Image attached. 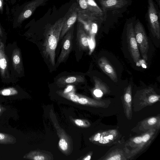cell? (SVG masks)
<instances>
[{
	"instance_id": "21",
	"label": "cell",
	"mask_w": 160,
	"mask_h": 160,
	"mask_svg": "<svg viewBox=\"0 0 160 160\" xmlns=\"http://www.w3.org/2000/svg\"><path fill=\"white\" fill-rule=\"evenodd\" d=\"M122 152L115 151L110 153L104 159L107 160H121L124 159L122 158Z\"/></svg>"
},
{
	"instance_id": "8",
	"label": "cell",
	"mask_w": 160,
	"mask_h": 160,
	"mask_svg": "<svg viewBox=\"0 0 160 160\" xmlns=\"http://www.w3.org/2000/svg\"><path fill=\"white\" fill-rule=\"evenodd\" d=\"M74 29V25L67 32L63 38L61 50L57 62L58 65L64 62L72 49Z\"/></svg>"
},
{
	"instance_id": "18",
	"label": "cell",
	"mask_w": 160,
	"mask_h": 160,
	"mask_svg": "<svg viewBox=\"0 0 160 160\" xmlns=\"http://www.w3.org/2000/svg\"><path fill=\"white\" fill-rule=\"evenodd\" d=\"M88 6V10L96 17L101 18L104 13L94 0H86Z\"/></svg>"
},
{
	"instance_id": "16",
	"label": "cell",
	"mask_w": 160,
	"mask_h": 160,
	"mask_svg": "<svg viewBox=\"0 0 160 160\" xmlns=\"http://www.w3.org/2000/svg\"><path fill=\"white\" fill-rule=\"evenodd\" d=\"M49 0H33L29 3L22 13L23 19L29 17L38 7L44 5Z\"/></svg>"
},
{
	"instance_id": "14",
	"label": "cell",
	"mask_w": 160,
	"mask_h": 160,
	"mask_svg": "<svg viewBox=\"0 0 160 160\" xmlns=\"http://www.w3.org/2000/svg\"><path fill=\"white\" fill-rule=\"evenodd\" d=\"M93 79L94 82V87L93 89V93L97 98H101L104 94H107L110 92L108 87L100 79L93 77Z\"/></svg>"
},
{
	"instance_id": "28",
	"label": "cell",
	"mask_w": 160,
	"mask_h": 160,
	"mask_svg": "<svg viewBox=\"0 0 160 160\" xmlns=\"http://www.w3.org/2000/svg\"><path fill=\"white\" fill-rule=\"evenodd\" d=\"M6 110V108L0 104V117Z\"/></svg>"
},
{
	"instance_id": "10",
	"label": "cell",
	"mask_w": 160,
	"mask_h": 160,
	"mask_svg": "<svg viewBox=\"0 0 160 160\" xmlns=\"http://www.w3.org/2000/svg\"><path fill=\"white\" fill-rule=\"evenodd\" d=\"M76 39L79 48L86 50L89 48V37L83 24L78 21L77 26Z\"/></svg>"
},
{
	"instance_id": "30",
	"label": "cell",
	"mask_w": 160,
	"mask_h": 160,
	"mask_svg": "<svg viewBox=\"0 0 160 160\" xmlns=\"http://www.w3.org/2000/svg\"><path fill=\"white\" fill-rule=\"evenodd\" d=\"M2 0H0V8L2 7Z\"/></svg>"
},
{
	"instance_id": "7",
	"label": "cell",
	"mask_w": 160,
	"mask_h": 160,
	"mask_svg": "<svg viewBox=\"0 0 160 160\" xmlns=\"http://www.w3.org/2000/svg\"><path fill=\"white\" fill-rule=\"evenodd\" d=\"M78 6V3H73L64 17V22L59 39H62L67 32L74 25L77 19Z\"/></svg>"
},
{
	"instance_id": "11",
	"label": "cell",
	"mask_w": 160,
	"mask_h": 160,
	"mask_svg": "<svg viewBox=\"0 0 160 160\" xmlns=\"http://www.w3.org/2000/svg\"><path fill=\"white\" fill-rule=\"evenodd\" d=\"M104 13L106 11L118 9L128 5L130 0H98Z\"/></svg>"
},
{
	"instance_id": "13",
	"label": "cell",
	"mask_w": 160,
	"mask_h": 160,
	"mask_svg": "<svg viewBox=\"0 0 160 160\" xmlns=\"http://www.w3.org/2000/svg\"><path fill=\"white\" fill-rule=\"evenodd\" d=\"M85 81L84 76L81 75L67 76L58 78L56 82L59 86H64L68 84H75L84 82Z\"/></svg>"
},
{
	"instance_id": "23",
	"label": "cell",
	"mask_w": 160,
	"mask_h": 160,
	"mask_svg": "<svg viewBox=\"0 0 160 160\" xmlns=\"http://www.w3.org/2000/svg\"><path fill=\"white\" fill-rule=\"evenodd\" d=\"M78 4L79 9L88 11V4L86 0H78Z\"/></svg>"
},
{
	"instance_id": "2",
	"label": "cell",
	"mask_w": 160,
	"mask_h": 160,
	"mask_svg": "<svg viewBox=\"0 0 160 160\" xmlns=\"http://www.w3.org/2000/svg\"><path fill=\"white\" fill-rule=\"evenodd\" d=\"M5 52L8 58L11 75L20 77L24 74V68L20 49L16 46L11 47Z\"/></svg>"
},
{
	"instance_id": "29",
	"label": "cell",
	"mask_w": 160,
	"mask_h": 160,
	"mask_svg": "<svg viewBox=\"0 0 160 160\" xmlns=\"http://www.w3.org/2000/svg\"><path fill=\"white\" fill-rule=\"evenodd\" d=\"M91 157L90 155L87 156L84 159V160H89L91 159Z\"/></svg>"
},
{
	"instance_id": "25",
	"label": "cell",
	"mask_w": 160,
	"mask_h": 160,
	"mask_svg": "<svg viewBox=\"0 0 160 160\" xmlns=\"http://www.w3.org/2000/svg\"><path fill=\"white\" fill-rule=\"evenodd\" d=\"M71 100L74 102H78L79 99V97L76 94H72L70 96Z\"/></svg>"
},
{
	"instance_id": "3",
	"label": "cell",
	"mask_w": 160,
	"mask_h": 160,
	"mask_svg": "<svg viewBox=\"0 0 160 160\" xmlns=\"http://www.w3.org/2000/svg\"><path fill=\"white\" fill-rule=\"evenodd\" d=\"M134 30L138 49L143 58L147 61L149 48L148 40L143 27L140 22L136 23Z\"/></svg>"
},
{
	"instance_id": "5",
	"label": "cell",
	"mask_w": 160,
	"mask_h": 160,
	"mask_svg": "<svg viewBox=\"0 0 160 160\" xmlns=\"http://www.w3.org/2000/svg\"><path fill=\"white\" fill-rule=\"evenodd\" d=\"M126 36L128 48L130 53L134 62L137 64L140 58V54L132 23L127 25Z\"/></svg>"
},
{
	"instance_id": "6",
	"label": "cell",
	"mask_w": 160,
	"mask_h": 160,
	"mask_svg": "<svg viewBox=\"0 0 160 160\" xmlns=\"http://www.w3.org/2000/svg\"><path fill=\"white\" fill-rule=\"evenodd\" d=\"M0 73L2 81L9 82L14 81L10 71L8 58L3 44L0 41Z\"/></svg>"
},
{
	"instance_id": "17",
	"label": "cell",
	"mask_w": 160,
	"mask_h": 160,
	"mask_svg": "<svg viewBox=\"0 0 160 160\" xmlns=\"http://www.w3.org/2000/svg\"><path fill=\"white\" fill-rule=\"evenodd\" d=\"M141 127L142 128L143 130H148L152 128L159 129L160 128L159 116L146 119L142 122Z\"/></svg>"
},
{
	"instance_id": "26",
	"label": "cell",
	"mask_w": 160,
	"mask_h": 160,
	"mask_svg": "<svg viewBox=\"0 0 160 160\" xmlns=\"http://www.w3.org/2000/svg\"><path fill=\"white\" fill-rule=\"evenodd\" d=\"M75 122L77 125L79 126H82L84 125L83 121L80 119H76L75 121Z\"/></svg>"
},
{
	"instance_id": "24",
	"label": "cell",
	"mask_w": 160,
	"mask_h": 160,
	"mask_svg": "<svg viewBox=\"0 0 160 160\" xmlns=\"http://www.w3.org/2000/svg\"><path fill=\"white\" fill-rule=\"evenodd\" d=\"M59 145L60 148L63 151L67 149L68 145L66 140L63 139H61L59 142Z\"/></svg>"
},
{
	"instance_id": "1",
	"label": "cell",
	"mask_w": 160,
	"mask_h": 160,
	"mask_svg": "<svg viewBox=\"0 0 160 160\" xmlns=\"http://www.w3.org/2000/svg\"><path fill=\"white\" fill-rule=\"evenodd\" d=\"M64 22V17L61 18L50 26L46 33L42 45L43 54L53 66L55 65V51Z\"/></svg>"
},
{
	"instance_id": "15",
	"label": "cell",
	"mask_w": 160,
	"mask_h": 160,
	"mask_svg": "<svg viewBox=\"0 0 160 160\" xmlns=\"http://www.w3.org/2000/svg\"><path fill=\"white\" fill-rule=\"evenodd\" d=\"M125 113L127 117L130 119L132 116V87L129 84L127 88L123 99Z\"/></svg>"
},
{
	"instance_id": "27",
	"label": "cell",
	"mask_w": 160,
	"mask_h": 160,
	"mask_svg": "<svg viewBox=\"0 0 160 160\" xmlns=\"http://www.w3.org/2000/svg\"><path fill=\"white\" fill-rule=\"evenodd\" d=\"M101 134V133H100L96 134L94 137V140L96 141H98L100 139Z\"/></svg>"
},
{
	"instance_id": "19",
	"label": "cell",
	"mask_w": 160,
	"mask_h": 160,
	"mask_svg": "<svg viewBox=\"0 0 160 160\" xmlns=\"http://www.w3.org/2000/svg\"><path fill=\"white\" fill-rule=\"evenodd\" d=\"M16 142V138L13 136L8 134L0 132V144H13Z\"/></svg>"
},
{
	"instance_id": "20",
	"label": "cell",
	"mask_w": 160,
	"mask_h": 160,
	"mask_svg": "<svg viewBox=\"0 0 160 160\" xmlns=\"http://www.w3.org/2000/svg\"><path fill=\"white\" fill-rule=\"evenodd\" d=\"M18 93V91L14 87H9L2 89L0 90V95L5 96H9L16 95Z\"/></svg>"
},
{
	"instance_id": "9",
	"label": "cell",
	"mask_w": 160,
	"mask_h": 160,
	"mask_svg": "<svg viewBox=\"0 0 160 160\" xmlns=\"http://www.w3.org/2000/svg\"><path fill=\"white\" fill-rule=\"evenodd\" d=\"M158 129L152 128L149 130L142 135V142L134 149L132 150L128 155V158H130L139 153L149 146L155 138L158 132Z\"/></svg>"
},
{
	"instance_id": "12",
	"label": "cell",
	"mask_w": 160,
	"mask_h": 160,
	"mask_svg": "<svg viewBox=\"0 0 160 160\" xmlns=\"http://www.w3.org/2000/svg\"><path fill=\"white\" fill-rule=\"evenodd\" d=\"M98 64L103 71L114 82H118L116 72L108 59L105 57H101L98 60Z\"/></svg>"
},
{
	"instance_id": "4",
	"label": "cell",
	"mask_w": 160,
	"mask_h": 160,
	"mask_svg": "<svg viewBox=\"0 0 160 160\" xmlns=\"http://www.w3.org/2000/svg\"><path fill=\"white\" fill-rule=\"evenodd\" d=\"M148 18L153 35L160 38V25L158 12L152 0H148Z\"/></svg>"
},
{
	"instance_id": "22",
	"label": "cell",
	"mask_w": 160,
	"mask_h": 160,
	"mask_svg": "<svg viewBox=\"0 0 160 160\" xmlns=\"http://www.w3.org/2000/svg\"><path fill=\"white\" fill-rule=\"evenodd\" d=\"M142 141V136L135 137L131 139L129 142L128 145L133 148H136Z\"/></svg>"
}]
</instances>
